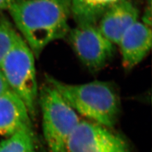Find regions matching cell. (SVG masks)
<instances>
[{"label": "cell", "instance_id": "obj_12", "mask_svg": "<svg viewBox=\"0 0 152 152\" xmlns=\"http://www.w3.org/2000/svg\"><path fill=\"white\" fill-rule=\"evenodd\" d=\"M18 34L8 21L0 20V67Z\"/></svg>", "mask_w": 152, "mask_h": 152}, {"label": "cell", "instance_id": "obj_9", "mask_svg": "<svg viewBox=\"0 0 152 152\" xmlns=\"http://www.w3.org/2000/svg\"><path fill=\"white\" fill-rule=\"evenodd\" d=\"M22 130L33 131L32 119L24 103L10 90L0 95V135Z\"/></svg>", "mask_w": 152, "mask_h": 152}, {"label": "cell", "instance_id": "obj_11", "mask_svg": "<svg viewBox=\"0 0 152 152\" xmlns=\"http://www.w3.org/2000/svg\"><path fill=\"white\" fill-rule=\"evenodd\" d=\"M33 131L22 130L6 137L0 142V152H31L35 150Z\"/></svg>", "mask_w": 152, "mask_h": 152}, {"label": "cell", "instance_id": "obj_4", "mask_svg": "<svg viewBox=\"0 0 152 152\" xmlns=\"http://www.w3.org/2000/svg\"><path fill=\"white\" fill-rule=\"evenodd\" d=\"M0 70L11 91L24 103L32 121L38 112V88L35 56L18 34L13 46L4 59Z\"/></svg>", "mask_w": 152, "mask_h": 152}, {"label": "cell", "instance_id": "obj_10", "mask_svg": "<svg viewBox=\"0 0 152 152\" xmlns=\"http://www.w3.org/2000/svg\"><path fill=\"white\" fill-rule=\"evenodd\" d=\"M122 0H71V17L76 24H97L103 13Z\"/></svg>", "mask_w": 152, "mask_h": 152}, {"label": "cell", "instance_id": "obj_1", "mask_svg": "<svg viewBox=\"0 0 152 152\" xmlns=\"http://www.w3.org/2000/svg\"><path fill=\"white\" fill-rule=\"evenodd\" d=\"M36 58L52 42L67 36L71 0H17L8 9Z\"/></svg>", "mask_w": 152, "mask_h": 152}, {"label": "cell", "instance_id": "obj_7", "mask_svg": "<svg viewBox=\"0 0 152 152\" xmlns=\"http://www.w3.org/2000/svg\"><path fill=\"white\" fill-rule=\"evenodd\" d=\"M151 45V26L139 20L124 34L117 45L124 69L129 71L141 62L150 51Z\"/></svg>", "mask_w": 152, "mask_h": 152}, {"label": "cell", "instance_id": "obj_15", "mask_svg": "<svg viewBox=\"0 0 152 152\" xmlns=\"http://www.w3.org/2000/svg\"><path fill=\"white\" fill-rule=\"evenodd\" d=\"M31 152H36V151H35V150H34V151H31Z\"/></svg>", "mask_w": 152, "mask_h": 152}, {"label": "cell", "instance_id": "obj_5", "mask_svg": "<svg viewBox=\"0 0 152 152\" xmlns=\"http://www.w3.org/2000/svg\"><path fill=\"white\" fill-rule=\"evenodd\" d=\"M66 37L78 58L91 72L105 67L115 54V45L102 34L96 24H76Z\"/></svg>", "mask_w": 152, "mask_h": 152}, {"label": "cell", "instance_id": "obj_3", "mask_svg": "<svg viewBox=\"0 0 152 152\" xmlns=\"http://www.w3.org/2000/svg\"><path fill=\"white\" fill-rule=\"evenodd\" d=\"M38 106L42 114V132L49 152H66L70 135L80 119L79 115L51 85L39 90Z\"/></svg>", "mask_w": 152, "mask_h": 152}, {"label": "cell", "instance_id": "obj_14", "mask_svg": "<svg viewBox=\"0 0 152 152\" xmlns=\"http://www.w3.org/2000/svg\"><path fill=\"white\" fill-rule=\"evenodd\" d=\"M17 1V0H0V12L5 10H8L12 4Z\"/></svg>", "mask_w": 152, "mask_h": 152}, {"label": "cell", "instance_id": "obj_6", "mask_svg": "<svg viewBox=\"0 0 152 152\" xmlns=\"http://www.w3.org/2000/svg\"><path fill=\"white\" fill-rule=\"evenodd\" d=\"M66 152H131L126 140L112 129L80 120L70 135Z\"/></svg>", "mask_w": 152, "mask_h": 152}, {"label": "cell", "instance_id": "obj_13", "mask_svg": "<svg viewBox=\"0 0 152 152\" xmlns=\"http://www.w3.org/2000/svg\"><path fill=\"white\" fill-rule=\"evenodd\" d=\"M8 91H10V89L8 86L1 70H0V95L5 93Z\"/></svg>", "mask_w": 152, "mask_h": 152}, {"label": "cell", "instance_id": "obj_2", "mask_svg": "<svg viewBox=\"0 0 152 152\" xmlns=\"http://www.w3.org/2000/svg\"><path fill=\"white\" fill-rule=\"evenodd\" d=\"M53 86L78 115L108 128L115 125L121 112V100L115 87L106 81L68 84L46 75Z\"/></svg>", "mask_w": 152, "mask_h": 152}, {"label": "cell", "instance_id": "obj_8", "mask_svg": "<svg viewBox=\"0 0 152 152\" xmlns=\"http://www.w3.org/2000/svg\"><path fill=\"white\" fill-rule=\"evenodd\" d=\"M140 12L130 0H122L103 13L97 23L102 34L117 45L124 34L139 20Z\"/></svg>", "mask_w": 152, "mask_h": 152}]
</instances>
